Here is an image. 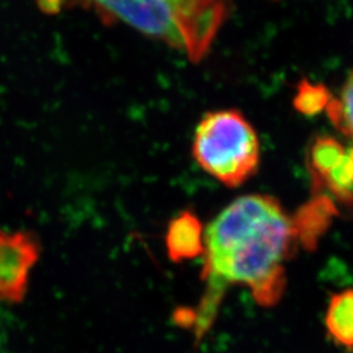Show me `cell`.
Listing matches in <instances>:
<instances>
[{
    "label": "cell",
    "mask_w": 353,
    "mask_h": 353,
    "mask_svg": "<svg viewBox=\"0 0 353 353\" xmlns=\"http://www.w3.org/2000/svg\"><path fill=\"white\" fill-rule=\"evenodd\" d=\"M204 230L199 217L183 211L169 223L165 234L168 256L174 263L191 261L204 254Z\"/></svg>",
    "instance_id": "cell-6"
},
{
    "label": "cell",
    "mask_w": 353,
    "mask_h": 353,
    "mask_svg": "<svg viewBox=\"0 0 353 353\" xmlns=\"http://www.w3.org/2000/svg\"><path fill=\"white\" fill-rule=\"evenodd\" d=\"M316 198L303 204L293 214L292 225L297 242L300 241L305 249L314 250L322 234L327 230L336 212V204L326 195H314Z\"/></svg>",
    "instance_id": "cell-7"
},
{
    "label": "cell",
    "mask_w": 353,
    "mask_h": 353,
    "mask_svg": "<svg viewBox=\"0 0 353 353\" xmlns=\"http://www.w3.org/2000/svg\"><path fill=\"white\" fill-rule=\"evenodd\" d=\"M294 243L292 219L270 195L241 196L217 214L204 234L207 290L196 316L198 339L212 325L229 285L248 287L261 306L276 305Z\"/></svg>",
    "instance_id": "cell-1"
},
{
    "label": "cell",
    "mask_w": 353,
    "mask_h": 353,
    "mask_svg": "<svg viewBox=\"0 0 353 353\" xmlns=\"http://www.w3.org/2000/svg\"><path fill=\"white\" fill-rule=\"evenodd\" d=\"M345 150L347 148L339 140L327 135L316 137L312 141L306 153V165L312 179V188L318 185L322 178L339 163Z\"/></svg>",
    "instance_id": "cell-10"
},
{
    "label": "cell",
    "mask_w": 353,
    "mask_h": 353,
    "mask_svg": "<svg viewBox=\"0 0 353 353\" xmlns=\"http://www.w3.org/2000/svg\"><path fill=\"white\" fill-rule=\"evenodd\" d=\"M312 189L314 195H326L335 204L353 208V147L345 150L339 163Z\"/></svg>",
    "instance_id": "cell-9"
},
{
    "label": "cell",
    "mask_w": 353,
    "mask_h": 353,
    "mask_svg": "<svg viewBox=\"0 0 353 353\" xmlns=\"http://www.w3.org/2000/svg\"><path fill=\"white\" fill-rule=\"evenodd\" d=\"M327 108L334 126L353 140V71L344 84L341 99L331 100Z\"/></svg>",
    "instance_id": "cell-11"
},
{
    "label": "cell",
    "mask_w": 353,
    "mask_h": 353,
    "mask_svg": "<svg viewBox=\"0 0 353 353\" xmlns=\"http://www.w3.org/2000/svg\"><path fill=\"white\" fill-rule=\"evenodd\" d=\"M93 8L106 21H123L145 36L182 48L174 26V0H97Z\"/></svg>",
    "instance_id": "cell-5"
},
{
    "label": "cell",
    "mask_w": 353,
    "mask_h": 353,
    "mask_svg": "<svg viewBox=\"0 0 353 353\" xmlns=\"http://www.w3.org/2000/svg\"><path fill=\"white\" fill-rule=\"evenodd\" d=\"M192 154L205 173L228 188H239L258 170L259 139L239 110L204 115L196 127Z\"/></svg>",
    "instance_id": "cell-2"
},
{
    "label": "cell",
    "mask_w": 353,
    "mask_h": 353,
    "mask_svg": "<svg viewBox=\"0 0 353 353\" xmlns=\"http://www.w3.org/2000/svg\"><path fill=\"white\" fill-rule=\"evenodd\" d=\"M232 11V0H174V26L192 62L208 54Z\"/></svg>",
    "instance_id": "cell-4"
},
{
    "label": "cell",
    "mask_w": 353,
    "mask_h": 353,
    "mask_svg": "<svg viewBox=\"0 0 353 353\" xmlns=\"http://www.w3.org/2000/svg\"><path fill=\"white\" fill-rule=\"evenodd\" d=\"M330 93L323 85H314L303 80L294 97V106L305 115H314L322 112L330 103Z\"/></svg>",
    "instance_id": "cell-12"
},
{
    "label": "cell",
    "mask_w": 353,
    "mask_h": 353,
    "mask_svg": "<svg viewBox=\"0 0 353 353\" xmlns=\"http://www.w3.org/2000/svg\"><path fill=\"white\" fill-rule=\"evenodd\" d=\"M41 255L42 243L34 232L0 228V303H24Z\"/></svg>",
    "instance_id": "cell-3"
},
{
    "label": "cell",
    "mask_w": 353,
    "mask_h": 353,
    "mask_svg": "<svg viewBox=\"0 0 353 353\" xmlns=\"http://www.w3.org/2000/svg\"><path fill=\"white\" fill-rule=\"evenodd\" d=\"M325 323L332 341L353 353V288L335 293L331 297Z\"/></svg>",
    "instance_id": "cell-8"
}]
</instances>
